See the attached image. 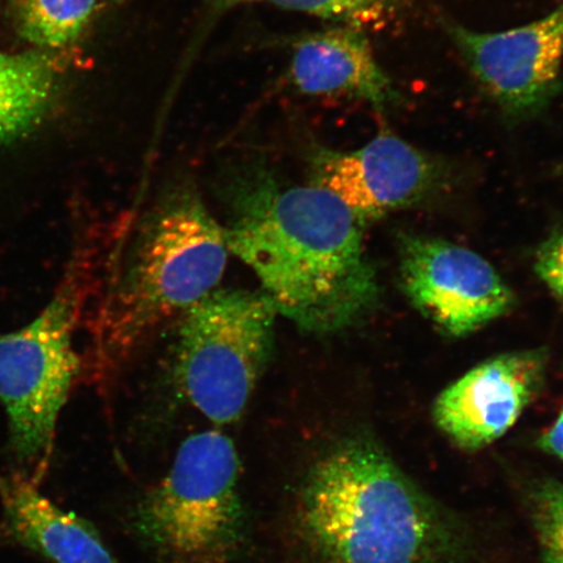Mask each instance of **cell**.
<instances>
[{
  "label": "cell",
  "mask_w": 563,
  "mask_h": 563,
  "mask_svg": "<svg viewBox=\"0 0 563 563\" xmlns=\"http://www.w3.org/2000/svg\"><path fill=\"white\" fill-rule=\"evenodd\" d=\"M58 77L45 53H0V144L25 135L52 109Z\"/></svg>",
  "instance_id": "4fadbf2b"
},
{
  "label": "cell",
  "mask_w": 563,
  "mask_h": 563,
  "mask_svg": "<svg viewBox=\"0 0 563 563\" xmlns=\"http://www.w3.org/2000/svg\"><path fill=\"white\" fill-rule=\"evenodd\" d=\"M363 32L343 25L295 41L288 69L292 87L305 96L356 98L376 109L396 103L398 91Z\"/></svg>",
  "instance_id": "8fae6325"
},
{
  "label": "cell",
  "mask_w": 563,
  "mask_h": 563,
  "mask_svg": "<svg viewBox=\"0 0 563 563\" xmlns=\"http://www.w3.org/2000/svg\"><path fill=\"white\" fill-rule=\"evenodd\" d=\"M539 445L541 449H544L545 452L559 456L563 461V408L559 415V419L541 435Z\"/></svg>",
  "instance_id": "ac0fdd59"
},
{
  "label": "cell",
  "mask_w": 563,
  "mask_h": 563,
  "mask_svg": "<svg viewBox=\"0 0 563 563\" xmlns=\"http://www.w3.org/2000/svg\"><path fill=\"white\" fill-rule=\"evenodd\" d=\"M299 523L328 563H435L438 512L375 441H343L302 485Z\"/></svg>",
  "instance_id": "3957f363"
},
{
  "label": "cell",
  "mask_w": 563,
  "mask_h": 563,
  "mask_svg": "<svg viewBox=\"0 0 563 563\" xmlns=\"http://www.w3.org/2000/svg\"><path fill=\"white\" fill-rule=\"evenodd\" d=\"M533 506L544 563H563V484H541Z\"/></svg>",
  "instance_id": "2e32d148"
},
{
  "label": "cell",
  "mask_w": 563,
  "mask_h": 563,
  "mask_svg": "<svg viewBox=\"0 0 563 563\" xmlns=\"http://www.w3.org/2000/svg\"><path fill=\"white\" fill-rule=\"evenodd\" d=\"M229 246L221 223L189 183L167 188L141 218L98 307L91 365L110 378L147 338L216 290Z\"/></svg>",
  "instance_id": "7a4b0ae2"
},
{
  "label": "cell",
  "mask_w": 563,
  "mask_h": 563,
  "mask_svg": "<svg viewBox=\"0 0 563 563\" xmlns=\"http://www.w3.org/2000/svg\"><path fill=\"white\" fill-rule=\"evenodd\" d=\"M241 460L220 431L189 435L168 474L140 499L132 525L167 563H230L246 537Z\"/></svg>",
  "instance_id": "277c9868"
},
{
  "label": "cell",
  "mask_w": 563,
  "mask_h": 563,
  "mask_svg": "<svg viewBox=\"0 0 563 563\" xmlns=\"http://www.w3.org/2000/svg\"><path fill=\"white\" fill-rule=\"evenodd\" d=\"M471 73L505 115L526 119L551 104L561 87L563 3L543 19L498 33L446 27Z\"/></svg>",
  "instance_id": "52a82bcc"
},
{
  "label": "cell",
  "mask_w": 563,
  "mask_h": 563,
  "mask_svg": "<svg viewBox=\"0 0 563 563\" xmlns=\"http://www.w3.org/2000/svg\"><path fill=\"white\" fill-rule=\"evenodd\" d=\"M407 297L443 333L476 332L509 311L514 297L487 260L439 239L407 236L400 246Z\"/></svg>",
  "instance_id": "ba28073f"
},
{
  "label": "cell",
  "mask_w": 563,
  "mask_h": 563,
  "mask_svg": "<svg viewBox=\"0 0 563 563\" xmlns=\"http://www.w3.org/2000/svg\"><path fill=\"white\" fill-rule=\"evenodd\" d=\"M3 537L52 563H119L97 528L42 495L32 478L0 473Z\"/></svg>",
  "instance_id": "7c38bea8"
},
{
  "label": "cell",
  "mask_w": 563,
  "mask_h": 563,
  "mask_svg": "<svg viewBox=\"0 0 563 563\" xmlns=\"http://www.w3.org/2000/svg\"><path fill=\"white\" fill-rule=\"evenodd\" d=\"M534 269L551 290L563 298V230L541 244Z\"/></svg>",
  "instance_id": "e0dca14e"
},
{
  "label": "cell",
  "mask_w": 563,
  "mask_h": 563,
  "mask_svg": "<svg viewBox=\"0 0 563 563\" xmlns=\"http://www.w3.org/2000/svg\"><path fill=\"white\" fill-rule=\"evenodd\" d=\"M277 309L263 291L216 288L183 313L176 378L217 426L243 417L274 349Z\"/></svg>",
  "instance_id": "8992f818"
},
{
  "label": "cell",
  "mask_w": 563,
  "mask_h": 563,
  "mask_svg": "<svg viewBox=\"0 0 563 563\" xmlns=\"http://www.w3.org/2000/svg\"><path fill=\"white\" fill-rule=\"evenodd\" d=\"M224 238L262 291L302 332L328 335L363 321L379 287L364 250L362 220L316 185L286 186L262 166L228 187Z\"/></svg>",
  "instance_id": "6da1fadb"
},
{
  "label": "cell",
  "mask_w": 563,
  "mask_h": 563,
  "mask_svg": "<svg viewBox=\"0 0 563 563\" xmlns=\"http://www.w3.org/2000/svg\"><path fill=\"white\" fill-rule=\"evenodd\" d=\"M216 11L245 3H269L280 9L308 13V15L340 21L357 27L383 26L397 16L410 0H208Z\"/></svg>",
  "instance_id": "9a60e30c"
},
{
  "label": "cell",
  "mask_w": 563,
  "mask_h": 563,
  "mask_svg": "<svg viewBox=\"0 0 563 563\" xmlns=\"http://www.w3.org/2000/svg\"><path fill=\"white\" fill-rule=\"evenodd\" d=\"M544 371L541 351L489 358L440 394L433 418L456 446H488L516 424L543 385Z\"/></svg>",
  "instance_id": "9c48e42d"
},
{
  "label": "cell",
  "mask_w": 563,
  "mask_h": 563,
  "mask_svg": "<svg viewBox=\"0 0 563 563\" xmlns=\"http://www.w3.org/2000/svg\"><path fill=\"white\" fill-rule=\"evenodd\" d=\"M312 167V185L334 194L362 221L417 200L434 178L431 159L389 131L354 152L321 150Z\"/></svg>",
  "instance_id": "30bf717a"
},
{
  "label": "cell",
  "mask_w": 563,
  "mask_h": 563,
  "mask_svg": "<svg viewBox=\"0 0 563 563\" xmlns=\"http://www.w3.org/2000/svg\"><path fill=\"white\" fill-rule=\"evenodd\" d=\"M84 258L70 264L42 311L15 332L0 334V404L9 420V449L40 478L51 461L56 422L80 372L75 333L87 287Z\"/></svg>",
  "instance_id": "5b68a950"
},
{
  "label": "cell",
  "mask_w": 563,
  "mask_h": 563,
  "mask_svg": "<svg viewBox=\"0 0 563 563\" xmlns=\"http://www.w3.org/2000/svg\"><path fill=\"white\" fill-rule=\"evenodd\" d=\"M100 0H10L20 37L44 51H62L80 40Z\"/></svg>",
  "instance_id": "5bb4252c"
}]
</instances>
